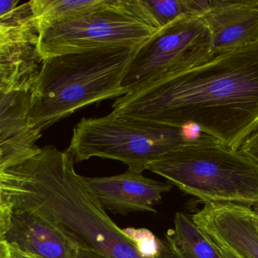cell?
Here are the masks:
<instances>
[{
	"mask_svg": "<svg viewBox=\"0 0 258 258\" xmlns=\"http://www.w3.org/2000/svg\"><path fill=\"white\" fill-rule=\"evenodd\" d=\"M119 115L195 126L239 150L258 127V42L116 98Z\"/></svg>",
	"mask_w": 258,
	"mask_h": 258,
	"instance_id": "cell-1",
	"label": "cell"
},
{
	"mask_svg": "<svg viewBox=\"0 0 258 258\" xmlns=\"http://www.w3.org/2000/svg\"><path fill=\"white\" fill-rule=\"evenodd\" d=\"M74 157L54 145L9 169L3 195L13 212L36 215L68 231L80 248L109 258H142L77 174Z\"/></svg>",
	"mask_w": 258,
	"mask_h": 258,
	"instance_id": "cell-2",
	"label": "cell"
},
{
	"mask_svg": "<svg viewBox=\"0 0 258 258\" xmlns=\"http://www.w3.org/2000/svg\"><path fill=\"white\" fill-rule=\"evenodd\" d=\"M139 47H104L42 61L30 89L33 127L42 131L83 108L126 95L122 78Z\"/></svg>",
	"mask_w": 258,
	"mask_h": 258,
	"instance_id": "cell-3",
	"label": "cell"
},
{
	"mask_svg": "<svg viewBox=\"0 0 258 258\" xmlns=\"http://www.w3.org/2000/svg\"><path fill=\"white\" fill-rule=\"evenodd\" d=\"M215 141L218 140L195 126L169 125L112 112L81 119L67 150L77 163L94 157L112 159L142 174L150 163L171 151Z\"/></svg>",
	"mask_w": 258,
	"mask_h": 258,
	"instance_id": "cell-4",
	"label": "cell"
},
{
	"mask_svg": "<svg viewBox=\"0 0 258 258\" xmlns=\"http://www.w3.org/2000/svg\"><path fill=\"white\" fill-rule=\"evenodd\" d=\"M147 170L206 204H258V164L218 141L174 150Z\"/></svg>",
	"mask_w": 258,
	"mask_h": 258,
	"instance_id": "cell-5",
	"label": "cell"
},
{
	"mask_svg": "<svg viewBox=\"0 0 258 258\" xmlns=\"http://www.w3.org/2000/svg\"><path fill=\"white\" fill-rule=\"evenodd\" d=\"M38 30L42 61L104 47H139L159 30L146 19L137 0H107L87 15L52 21Z\"/></svg>",
	"mask_w": 258,
	"mask_h": 258,
	"instance_id": "cell-6",
	"label": "cell"
},
{
	"mask_svg": "<svg viewBox=\"0 0 258 258\" xmlns=\"http://www.w3.org/2000/svg\"><path fill=\"white\" fill-rule=\"evenodd\" d=\"M215 57L210 30L201 18L182 16L158 30L137 49L124 73L127 94Z\"/></svg>",
	"mask_w": 258,
	"mask_h": 258,
	"instance_id": "cell-7",
	"label": "cell"
},
{
	"mask_svg": "<svg viewBox=\"0 0 258 258\" xmlns=\"http://www.w3.org/2000/svg\"><path fill=\"white\" fill-rule=\"evenodd\" d=\"M191 218L209 242L242 258H258V216L252 207L209 203Z\"/></svg>",
	"mask_w": 258,
	"mask_h": 258,
	"instance_id": "cell-8",
	"label": "cell"
},
{
	"mask_svg": "<svg viewBox=\"0 0 258 258\" xmlns=\"http://www.w3.org/2000/svg\"><path fill=\"white\" fill-rule=\"evenodd\" d=\"M85 181L104 210L125 215L131 212H155L153 207L173 185L127 170L119 175L86 177Z\"/></svg>",
	"mask_w": 258,
	"mask_h": 258,
	"instance_id": "cell-9",
	"label": "cell"
},
{
	"mask_svg": "<svg viewBox=\"0 0 258 258\" xmlns=\"http://www.w3.org/2000/svg\"><path fill=\"white\" fill-rule=\"evenodd\" d=\"M30 89L0 91V166L9 170L40 149L42 131L30 121Z\"/></svg>",
	"mask_w": 258,
	"mask_h": 258,
	"instance_id": "cell-10",
	"label": "cell"
},
{
	"mask_svg": "<svg viewBox=\"0 0 258 258\" xmlns=\"http://www.w3.org/2000/svg\"><path fill=\"white\" fill-rule=\"evenodd\" d=\"M202 19L215 56L258 42V0H215Z\"/></svg>",
	"mask_w": 258,
	"mask_h": 258,
	"instance_id": "cell-11",
	"label": "cell"
},
{
	"mask_svg": "<svg viewBox=\"0 0 258 258\" xmlns=\"http://www.w3.org/2000/svg\"><path fill=\"white\" fill-rule=\"evenodd\" d=\"M6 240L42 258H75L79 248L59 224L24 212H13Z\"/></svg>",
	"mask_w": 258,
	"mask_h": 258,
	"instance_id": "cell-12",
	"label": "cell"
},
{
	"mask_svg": "<svg viewBox=\"0 0 258 258\" xmlns=\"http://www.w3.org/2000/svg\"><path fill=\"white\" fill-rule=\"evenodd\" d=\"M36 45L0 47V83L13 89H31L42 65Z\"/></svg>",
	"mask_w": 258,
	"mask_h": 258,
	"instance_id": "cell-13",
	"label": "cell"
},
{
	"mask_svg": "<svg viewBox=\"0 0 258 258\" xmlns=\"http://www.w3.org/2000/svg\"><path fill=\"white\" fill-rule=\"evenodd\" d=\"M144 16L160 30L182 16L201 18L212 8L213 0H138Z\"/></svg>",
	"mask_w": 258,
	"mask_h": 258,
	"instance_id": "cell-14",
	"label": "cell"
},
{
	"mask_svg": "<svg viewBox=\"0 0 258 258\" xmlns=\"http://www.w3.org/2000/svg\"><path fill=\"white\" fill-rule=\"evenodd\" d=\"M38 37L31 2L21 3L15 10L0 17V47L37 45Z\"/></svg>",
	"mask_w": 258,
	"mask_h": 258,
	"instance_id": "cell-15",
	"label": "cell"
},
{
	"mask_svg": "<svg viewBox=\"0 0 258 258\" xmlns=\"http://www.w3.org/2000/svg\"><path fill=\"white\" fill-rule=\"evenodd\" d=\"M174 229L166 234L185 258H221L215 247L205 237L186 214L178 212L174 219Z\"/></svg>",
	"mask_w": 258,
	"mask_h": 258,
	"instance_id": "cell-16",
	"label": "cell"
},
{
	"mask_svg": "<svg viewBox=\"0 0 258 258\" xmlns=\"http://www.w3.org/2000/svg\"><path fill=\"white\" fill-rule=\"evenodd\" d=\"M31 2L38 27L52 21L87 15L104 6L107 0H34Z\"/></svg>",
	"mask_w": 258,
	"mask_h": 258,
	"instance_id": "cell-17",
	"label": "cell"
},
{
	"mask_svg": "<svg viewBox=\"0 0 258 258\" xmlns=\"http://www.w3.org/2000/svg\"><path fill=\"white\" fill-rule=\"evenodd\" d=\"M124 235L134 244L138 254L142 258H158L162 249V241L150 230L133 227L122 230Z\"/></svg>",
	"mask_w": 258,
	"mask_h": 258,
	"instance_id": "cell-18",
	"label": "cell"
},
{
	"mask_svg": "<svg viewBox=\"0 0 258 258\" xmlns=\"http://www.w3.org/2000/svg\"><path fill=\"white\" fill-rule=\"evenodd\" d=\"M13 211L9 201L0 200V241L6 240L8 233L12 227Z\"/></svg>",
	"mask_w": 258,
	"mask_h": 258,
	"instance_id": "cell-19",
	"label": "cell"
},
{
	"mask_svg": "<svg viewBox=\"0 0 258 258\" xmlns=\"http://www.w3.org/2000/svg\"><path fill=\"white\" fill-rule=\"evenodd\" d=\"M239 151L258 164V127L247 138Z\"/></svg>",
	"mask_w": 258,
	"mask_h": 258,
	"instance_id": "cell-20",
	"label": "cell"
},
{
	"mask_svg": "<svg viewBox=\"0 0 258 258\" xmlns=\"http://www.w3.org/2000/svg\"><path fill=\"white\" fill-rule=\"evenodd\" d=\"M10 244V258H42L33 253L27 252V251L21 249L16 244Z\"/></svg>",
	"mask_w": 258,
	"mask_h": 258,
	"instance_id": "cell-21",
	"label": "cell"
},
{
	"mask_svg": "<svg viewBox=\"0 0 258 258\" xmlns=\"http://www.w3.org/2000/svg\"><path fill=\"white\" fill-rule=\"evenodd\" d=\"M20 4H21V2L19 1L0 0V17L15 10Z\"/></svg>",
	"mask_w": 258,
	"mask_h": 258,
	"instance_id": "cell-22",
	"label": "cell"
},
{
	"mask_svg": "<svg viewBox=\"0 0 258 258\" xmlns=\"http://www.w3.org/2000/svg\"><path fill=\"white\" fill-rule=\"evenodd\" d=\"M75 258H109L93 250L79 247L76 253Z\"/></svg>",
	"mask_w": 258,
	"mask_h": 258,
	"instance_id": "cell-23",
	"label": "cell"
},
{
	"mask_svg": "<svg viewBox=\"0 0 258 258\" xmlns=\"http://www.w3.org/2000/svg\"><path fill=\"white\" fill-rule=\"evenodd\" d=\"M210 243L215 247V249L218 251L221 258H242L240 256L238 255V254H236V253L233 252V251H230L228 248L222 246V245L212 243L211 242Z\"/></svg>",
	"mask_w": 258,
	"mask_h": 258,
	"instance_id": "cell-24",
	"label": "cell"
},
{
	"mask_svg": "<svg viewBox=\"0 0 258 258\" xmlns=\"http://www.w3.org/2000/svg\"><path fill=\"white\" fill-rule=\"evenodd\" d=\"M10 178V174L8 170L0 167V200L3 199V194Z\"/></svg>",
	"mask_w": 258,
	"mask_h": 258,
	"instance_id": "cell-25",
	"label": "cell"
},
{
	"mask_svg": "<svg viewBox=\"0 0 258 258\" xmlns=\"http://www.w3.org/2000/svg\"><path fill=\"white\" fill-rule=\"evenodd\" d=\"M10 244L7 240L0 241V258H10Z\"/></svg>",
	"mask_w": 258,
	"mask_h": 258,
	"instance_id": "cell-26",
	"label": "cell"
},
{
	"mask_svg": "<svg viewBox=\"0 0 258 258\" xmlns=\"http://www.w3.org/2000/svg\"><path fill=\"white\" fill-rule=\"evenodd\" d=\"M6 89H16L4 84V83H0V91L6 90Z\"/></svg>",
	"mask_w": 258,
	"mask_h": 258,
	"instance_id": "cell-27",
	"label": "cell"
},
{
	"mask_svg": "<svg viewBox=\"0 0 258 258\" xmlns=\"http://www.w3.org/2000/svg\"><path fill=\"white\" fill-rule=\"evenodd\" d=\"M253 210L254 211V212H255L256 214H257L258 216V204H255V205L253 207Z\"/></svg>",
	"mask_w": 258,
	"mask_h": 258,
	"instance_id": "cell-28",
	"label": "cell"
},
{
	"mask_svg": "<svg viewBox=\"0 0 258 258\" xmlns=\"http://www.w3.org/2000/svg\"><path fill=\"white\" fill-rule=\"evenodd\" d=\"M179 251H180V250H179ZM181 253V252H180ZM182 255H183V254H182ZM183 257H184V256H183ZM185 258V257H184Z\"/></svg>",
	"mask_w": 258,
	"mask_h": 258,
	"instance_id": "cell-29",
	"label": "cell"
},
{
	"mask_svg": "<svg viewBox=\"0 0 258 258\" xmlns=\"http://www.w3.org/2000/svg\"></svg>",
	"mask_w": 258,
	"mask_h": 258,
	"instance_id": "cell-30",
	"label": "cell"
}]
</instances>
